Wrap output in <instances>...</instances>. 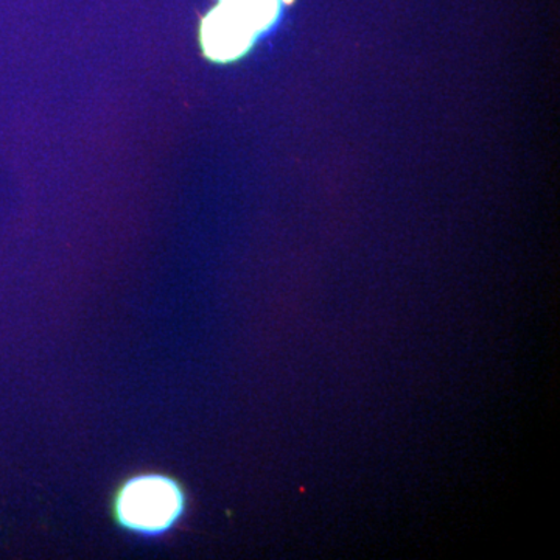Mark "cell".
Returning <instances> with one entry per match:
<instances>
[{
  "label": "cell",
  "instance_id": "obj_1",
  "mask_svg": "<svg viewBox=\"0 0 560 560\" xmlns=\"http://www.w3.org/2000/svg\"><path fill=\"white\" fill-rule=\"evenodd\" d=\"M184 506L186 500L178 482L162 475H140L125 482L117 493L116 515L125 529L153 537L172 529Z\"/></svg>",
  "mask_w": 560,
  "mask_h": 560
},
{
  "label": "cell",
  "instance_id": "obj_2",
  "mask_svg": "<svg viewBox=\"0 0 560 560\" xmlns=\"http://www.w3.org/2000/svg\"><path fill=\"white\" fill-rule=\"evenodd\" d=\"M279 13V0H220L202 21V47L213 60H234L267 31Z\"/></svg>",
  "mask_w": 560,
  "mask_h": 560
}]
</instances>
